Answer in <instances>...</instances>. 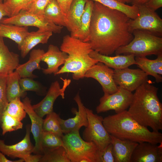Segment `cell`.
Returning a JSON list of instances; mask_svg holds the SVG:
<instances>
[{"label": "cell", "instance_id": "obj_1", "mask_svg": "<svg viewBox=\"0 0 162 162\" xmlns=\"http://www.w3.org/2000/svg\"><path fill=\"white\" fill-rule=\"evenodd\" d=\"M130 20L120 11L94 2L88 42L93 50L112 55L133 39L129 28Z\"/></svg>", "mask_w": 162, "mask_h": 162}, {"label": "cell", "instance_id": "obj_2", "mask_svg": "<svg viewBox=\"0 0 162 162\" xmlns=\"http://www.w3.org/2000/svg\"><path fill=\"white\" fill-rule=\"evenodd\" d=\"M158 90L150 81L145 82L135 91L128 110L140 124L156 132L162 130V104L158 96Z\"/></svg>", "mask_w": 162, "mask_h": 162}, {"label": "cell", "instance_id": "obj_3", "mask_svg": "<svg viewBox=\"0 0 162 162\" xmlns=\"http://www.w3.org/2000/svg\"><path fill=\"white\" fill-rule=\"evenodd\" d=\"M103 124L111 135L122 140L138 143L148 142L158 144L162 143V134L151 131L133 118L125 110L103 118Z\"/></svg>", "mask_w": 162, "mask_h": 162}, {"label": "cell", "instance_id": "obj_4", "mask_svg": "<svg viewBox=\"0 0 162 162\" xmlns=\"http://www.w3.org/2000/svg\"><path fill=\"white\" fill-rule=\"evenodd\" d=\"M60 50L66 53L68 57L55 75L71 73L73 79L78 80L84 78L86 72L98 62L90 57L89 54L93 50L89 43L70 35L64 37Z\"/></svg>", "mask_w": 162, "mask_h": 162}, {"label": "cell", "instance_id": "obj_5", "mask_svg": "<svg viewBox=\"0 0 162 162\" xmlns=\"http://www.w3.org/2000/svg\"><path fill=\"white\" fill-rule=\"evenodd\" d=\"M134 38L127 45L119 48L117 55H133L135 57L157 56L162 54V38L147 31L136 30L132 32Z\"/></svg>", "mask_w": 162, "mask_h": 162}, {"label": "cell", "instance_id": "obj_6", "mask_svg": "<svg viewBox=\"0 0 162 162\" xmlns=\"http://www.w3.org/2000/svg\"><path fill=\"white\" fill-rule=\"evenodd\" d=\"M62 139L70 162H99L100 150L94 142L82 139L79 131L65 134Z\"/></svg>", "mask_w": 162, "mask_h": 162}, {"label": "cell", "instance_id": "obj_7", "mask_svg": "<svg viewBox=\"0 0 162 162\" xmlns=\"http://www.w3.org/2000/svg\"><path fill=\"white\" fill-rule=\"evenodd\" d=\"M88 124L82 133V139L88 142H94L101 151L111 143L110 135L103 123V118L94 114L92 110L86 108Z\"/></svg>", "mask_w": 162, "mask_h": 162}, {"label": "cell", "instance_id": "obj_8", "mask_svg": "<svg viewBox=\"0 0 162 162\" xmlns=\"http://www.w3.org/2000/svg\"><path fill=\"white\" fill-rule=\"evenodd\" d=\"M139 15L134 19H130L129 23L130 31L139 30L148 31L158 36L162 35V19L154 11L145 4L137 6Z\"/></svg>", "mask_w": 162, "mask_h": 162}, {"label": "cell", "instance_id": "obj_9", "mask_svg": "<svg viewBox=\"0 0 162 162\" xmlns=\"http://www.w3.org/2000/svg\"><path fill=\"white\" fill-rule=\"evenodd\" d=\"M0 23L25 27L34 26L40 30L50 31L55 33H60L63 27L47 21L44 17L24 10L13 16L4 17Z\"/></svg>", "mask_w": 162, "mask_h": 162}, {"label": "cell", "instance_id": "obj_10", "mask_svg": "<svg viewBox=\"0 0 162 162\" xmlns=\"http://www.w3.org/2000/svg\"><path fill=\"white\" fill-rule=\"evenodd\" d=\"M133 96L132 92L118 86V89L115 93L112 94H104L100 98L96 111L98 113L111 110H114L116 113H120L129 108Z\"/></svg>", "mask_w": 162, "mask_h": 162}, {"label": "cell", "instance_id": "obj_11", "mask_svg": "<svg viewBox=\"0 0 162 162\" xmlns=\"http://www.w3.org/2000/svg\"><path fill=\"white\" fill-rule=\"evenodd\" d=\"M113 79L117 86L131 92L148 81V75L142 70L128 67L114 70Z\"/></svg>", "mask_w": 162, "mask_h": 162}, {"label": "cell", "instance_id": "obj_12", "mask_svg": "<svg viewBox=\"0 0 162 162\" xmlns=\"http://www.w3.org/2000/svg\"><path fill=\"white\" fill-rule=\"evenodd\" d=\"M61 78L63 81L62 88L58 81L54 82L51 84L44 98L38 104L32 105L34 111L42 118L53 111V104L58 97L61 96L62 99L64 98L65 92L70 84L71 80Z\"/></svg>", "mask_w": 162, "mask_h": 162}, {"label": "cell", "instance_id": "obj_13", "mask_svg": "<svg viewBox=\"0 0 162 162\" xmlns=\"http://www.w3.org/2000/svg\"><path fill=\"white\" fill-rule=\"evenodd\" d=\"M113 74L114 70L98 62L86 72L84 77L96 80L101 86L104 94H112L118 89L114 80Z\"/></svg>", "mask_w": 162, "mask_h": 162}, {"label": "cell", "instance_id": "obj_14", "mask_svg": "<svg viewBox=\"0 0 162 162\" xmlns=\"http://www.w3.org/2000/svg\"><path fill=\"white\" fill-rule=\"evenodd\" d=\"M74 100L76 103L78 111L72 110V112L75 114L73 118L64 120L59 119L61 127L63 134H68L74 131H79L82 127H86L88 124V120L86 107L82 102L79 92L74 98Z\"/></svg>", "mask_w": 162, "mask_h": 162}, {"label": "cell", "instance_id": "obj_15", "mask_svg": "<svg viewBox=\"0 0 162 162\" xmlns=\"http://www.w3.org/2000/svg\"><path fill=\"white\" fill-rule=\"evenodd\" d=\"M31 132L30 126L28 125L24 137L20 142L14 145H7L4 140L0 139V151L10 158H18L24 160L34 151V146L32 145L30 140Z\"/></svg>", "mask_w": 162, "mask_h": 162}, {"label": "cell", "instance_id": "obj_16", "mask_svg": "<svg viewBox=\"0 0 162 162\" xmlns=\"http://www.w3.org/2000/svg\"><path fill=\"white\" fill-rule=\"evenodd\" d=\"M160 144L139 143L133 151L130 162H162V143Z\"/></svg>", "mask_w": 162, "mask_h": 162}, {"label": "cell", "instance_id": "obj_17", "mask_svg": "<svg viewBox=\"0 0 162 162\" xmlns=\"http://www.w3.org/2000/svg\"><path fill=\"white\" fill-rule=\"evenodd\" d=\"M24 108L29 116L31 122V132L35 142L33 152L35 154H42L43 149L42 146L41 136L43 131V118L34 111L29 98L26 97L23 100Z\"/></svg>", "mask_w": 162, "mask_h": 162}, {"label": "cell", "instance_id": "obj_18", "mask_svg": "<svg viewBox=\"0 0 162 162\" xmlns=\"http://www.w3.org/2000/svg\"><path fill=\"white\" fill-rule=\"evenodd\" d=\"M68 57V55L61 51L56 46L50 44L47 51L43 55L41 61L47 65L46 68H42L43 73L45 74H53L55 75L58 71L59 67L64 64Z\"/></svg>", "mask_w": 162, "mask_h": 162}, {"label": "cell", "instance_id": "obj_19", "mask_svg": "<svg viewBox=\"0 0 162 162\" xmlns=\"http://www.w3.org/2000/svg\"><path fill=\"white\" fill-rule=\"evenodd\" d=\"M89 56L93 59L114 70L123 69L136 64L135 57L133 55H117L111 56L93 50L90 53Z\"/></svg>", "mask_w": 162, "mask_h": 162}, {"label": "cell", "instance_id": "obj_20", "mask_svg": "<svg viewBox=\"0 0 162 162\" xmlns=\"http://www.w3.org/2000/svg\"><path fill=\"white\" fill-rule=\"evenodd\" d=\"M87 0H74L66 15V27L73 37L78 31Z\"/></svg>", "mask_w": 162, "mask_h": 162}, {"label": "cell", "instance_id": "obj_21", "mask_svg": "<svg viewBox=\"0 0 162 162\" xmlns=\"http://www.w3.org/2000/svg\"><path fill=\"white\" fill-rule=\"evenodd\" d=\"M19 56L10 51L0 37V75L8 76L13 72L19 65Z\"/></svg>", "mask_w": 162, "mask_h": 162}, {"label": "cell", "instance_id": "obj_22", "mask_svg": "<svg viewBox=\"0 0 162 162\" xmlns=\"http://www.w3.org/2000/svg\"><path fill=\"white\" fill-rule=\"evenodd\" d=\"M110 136L115 162H130L132 153L138 143Z\"/></svg>", "mask_w": 162, "mask_h": 162}, {"label": "cell", "instance_id": "obj_23", "mask_svg": "<svg viewBox=\"0 0 162 162\" xmlns=\"http://www.w3.org/2000/svg\"><path fill=\"white\" fill-rule=\"evenodd\" d=\"M136 64L148 76L154 77L158 83L162 82V54L151 60L146 57H135Z\"/></svg>", "mask_w": 162, "mask_h": 162}, {"label": "cell", "instance_id": "obj_24", "mask_svg": "<svg viewBox=\"0 0 162 162\" xmlns=\"http://www.w3.org/2000/svg\"><path fill=\"white\" fill-rule=\"evenodd\" d=\"M45 52L43 50L40 49L31 51L28 61L25 63L19 64L15 70L21 78L27 77L33 79L36 77L33 72L35 70L41 69L40 63Z\"/></svg>", "mask_w": 162, "mask_h": 162}, {"label": "cell", "instance_id": "obj_25", "mask_svg": "<svg viewBox=\"0 0 162 162\" xmlns=\"http://www.w3.org/2000/svg\"><path fill=\"white\" fill-rule=\"evenodd\" d=\"M52 32L38 29L35 32H29L19 49L22 58H25L34 47L40 44L47 43Z\"/></svg>", "mask_w": 162, "mask_h": 162}, {"label": "cell", "instance_id": "obj_26", "mask_svg": "<svg viewBox=\"0 0 162 162\" xmlns=\"http://www.w3.org/2000/svg\"><path fill=\"white\" fill-rule=\"evenodd\" d=\"M29 32L27 27L0 23V37L14 41L18 44L19 49Z\"/></svg>", "mask_w": 162, "mask_h": 162}, {"label": "cell", "instance_id": "obj_27", "mask_svg": "<svg viewBox=\"0 0 162 162\" xmlns=\"http://www.w3.org/2000/svg\"><path fill=\"white\" fill-rule=\"evenodd\" d=\"M94 2L87 0L81 17L80 28L74 38L84 42H88Z\"/></svg>", "mask_w": 162, "mask_h": 162}, {"label": "cell", "instance_id": "obj_28", "mask_svg": "<svg viewBox=\"0 0 162 162\" xmlns=\"http://www.w3.org/2000/svg\"><path fill=\"white\" fill-rule=\"evenodd\" d=\"M21 78L15 70L7 76L6 92L9 102L16 98L25 97L26 92L22 90L20 85L19 81Z\"/></svg>", "mask_w": 162, "mask_h": 162}, {"label": "cell", "instance_id": "obj_29", "mask_svg": "<svg viewBox=\"0 0 162 162\" xmlns=\"http://www.w3.org/2000/svg\"><path fill=\"white\" fill-rule=\"evenodd\" d=\"M44 18L55 24L66 27L65 16L56 0H52L46 8Z\"/></svg>", "mask_w": 162, "mask_h": 162}, {"label": "cell", "instance_id": "obj_30", "mask_svg": "<svg viewBox=\"0 0 162 162\" xmlns=\"http://www.w3.org/2000/svg\"><path fill=\"white\" fill-rule=\"evenodd\" d=\"M98 2L110 8L120 11L131 19L136 18L139 15L137 6H130L121 3L116 0H87Z\"/></svg>", "mask_w": 162, "mask_h": 162}, {"label": "cell", "instance_id": "obj_31", "mask_svg": "<svg viewBox=\"0 0 162 162\" xmlns=\"http://www.w3.org/2000/svg\"><path fill=\"white\" fill-rule=\"evenodd\" d=\"M40 162H70L64 147L60 146L44 149L42 154Z\"/></svg>", "mask_w": 162, "mask_h": 162}, {"label": "cell", "instance_id": "obj_32", "mask_svg": "<svg viewBox=\"0 0 162 162\" xmlns=\"http://www.w3.org/2000/svg\"><path fill=\"white\" fill-rule=\"evenodd\" d=\"M46 115L43 120V131L53 133L62 138L64 135L60 123L59 115L53 111Z\"/></svg>", "mask_w": 162, "mask_h": 162}, {"label": "cell", "instance_id": "obj_33", "mask_svg": "<svg viewBox=\"0 0 162 162\" xmlns=\"http://www.w3.org/2000/svg\"><path fill=\"white\" fill-rule=\"evenodd\" d=\"M20 98H16L8 104L5 111L10 116L21 121L26 116V113L24 110L23 102Z\"/></svg>", "mask_w": 162, "mask_h": 162}, {"label": "cell", "instance_id": "obj_34", "mask_svg": "<svg viewBox=\"0 0 162 162\" xmlns=\"http://www.w3.org/2000/svg\"><path fill=\"white\" fill-rule=\"evenodd\" d=\"M23 125L21 121L12 116L4 111L2 116L1 126L3 135L8 132L22 129Z\"/></svg>", "mask_w": 162, "mask_h": 162}, {"label": "cell", "instance_id": "obj_35", "mask_svg": "<svg viewBox=\"0 0 162 162\" xmlns=\"http://www.w3.org/2000/svg\"><path fill=\"white\" fill-rule=\"evenodd\" d=\"M41 141L43 151L57 147L63 146L62 138L56 135L47 131H42Z\"/></svg>", "mask_w": 162, "mask_h": 162}, {"label": "cell", "instance_id": "obj_36", "mask_svg": "<svg viewBox=\"0 0 162 162\" xmlns=\"http://www.w3.org/2000/svg\"><path fill=\"white\" fill-rule=\"evenodd\" d=\"M33 0H8L3 3L10 14V17L18 14L24 10Z\"/></svg>", "mask_w": 162, "mask_h": 162}, {"label": "cell", "instance_id": "obj_37", "mask_svg": "<svg viewBox=\"0 0 162 162\" xmlns=\"http://www.w3.org/2000/svg\"><path fill=\"white\" fill-rule=\"evenodd\" d=\"M7 76L0 75V127L2 116L9 102L6 92Z\"/></svg>", "mask_w": 162, "mask_h": 162}, {"label": "cell", "instance_id": "obj_38", "mask_svg": "<svg viewBox=\"0 0 162 162\" xmlns=\"http://www.w3.org/2000/svg\"><path fill=\"white\" fill-rule=\"evenodd\" d=\"M52 0H33L24 10L44 17L45 9Z\"/></svg>", "mask_w": 162, "mask_h": 162}, {"label": "cell", "instance_id": "obj_39", "mask_svg": "<svg viewBox=\"0 0 162 162\" xmlns=\"http://www.w3.org/2000/svg\"><path fill=\"white\" fill-rule=\"evenodd\" d=\"M32 78L29 77L21 78L19 81L20 85L22 90L24 92L32 91L39 92L41 87L37 82Z\"/></svg>", "mask_w": 162, "mask_h": 162}, {"label": "cell", "instance_id": "obj_40", "mask_svg": "<svg viewBox=\"0 0 162 162\" xmlns=\"http://www.w3.org/2000/svg\"><path fill=\"white\" fill-rule=\"evenodd\" d=\"M99 162H115L113 147L111 142L100 151Z\"/></svg>", "mask_w": 162, "mask_h": 162}, {"label": "cell", "instance_id": "obj_41", "mask_svg": "<svg viewBox=\"0 0 162 162\" xmlns=\"http://www.w3.org/2000/svg\"><path fill=\"white\" fill-rule=\"evenodd\" d=\"M145 5L151 10L155 11L162 7V0H149Z\"/></svg>", "mask_w": 162, "mask_h": 162}, {"label": "cell", "instance_id": "obj_42", "mask_svg": "<svg viewBox=\"0 0 162 162\" xmlns=\"http://www.w3.org/2000/svg\"><path fill=\"white\" fill-rule=\"evenodd\" d=\"M61 9L65 16L68 13L71 4L74 0H56Z\"/></svg>", "mask_w": 162, "mask_h": 162}, {"label": "cell", "instance_id": "obj_43", "mask_svg": "<svg viewBox=\"0 0 162 162\" xmlns=\"http://www.w3.org/2000/svg\"><path fill=\"white\" fill-rule=\"evenodd\" d=\"M41 156V154L32 155L31 154L25 158L24 160L26 162H40Z\"/></svg>", "mask_w": 162, "mask_h": 162}, {"label": "cell", "instance_id": "obj_44", "mask_svg": "<svg viewBox=\"0 0 162 162\" xmlns=\"http://www.w3.org/2000/svg\"><path fill=\"white\" fill-rule=\"evenodd\" d=\"M10 16V14L6 6L2 2H0V22L4 16Z\"/></svg>", "mask_w": 162, "mask_h": 162}, {"label": "cell", "instance_id": "obj_45", "mask_svg": "<svg viewBox=\"0 0 162 162\" xmlns=\"http://www.w3.org/2000/svg\"><path fill=\"white\" fill-rule=\"evenodd\" d=\"M24 161V160L22 159H20L14 161L9 160L0 151V162H23Z\"/></svg>", "mask_w": 162, "mask_h": 162}, {"label": "cell", "instance_id": "obj_46", "mask_svg": "<svg viewBox=\"0 0 162 162\" xmlns=\"http://www.w3.org/2000/svg\"><path fill=\"white\" fill-rule=\"evenodd\" d=\"M149 0H132L131 2L133 5L138 6L145 4Z\"/></svg>", "mask_w": 162, "mask_h": 162}, {"label": "cell", "instance_id": "obj_47", "mask_svg": "<svg viewBox=\"0 0 162 162\" xmlns=\"http://www.w3.org/2000/svg\"><path fill=\"white\" fill-rule=\"evenodd\" d=\"M118 2L121 3L125 4L131 2L132 0H116Z\"/></svg>", "mask_w": 162, "mask_h": 162}, {"label": "cell", "instance_id": "obj_48", "mask_svg": "<svg viewBox=\"0 0 162 162\" xmlns=\"http://www.w3.org/2000/svg\"><path fill=\"white\" fill-rule=\"evenodd\" d=\"M1 1L2 2V1H3V3L5 2H6L8 0H1Z\"/></svg>", "mask_w": 162, "mask_h": 162}, {"label": "cell", "instance_id": "obj_49", "mask_svg": "<svg viewBox=\"0 0 162 162\" xmlns=\"http://www.w3.org/2000/svg\"><path fill=\"white\" fill-rule=\"evenodd\" d=\"M0 2H2L1 0H0Z\"/></svg>", "mask_w": 162, "mask_h": 162}]
</instances>
